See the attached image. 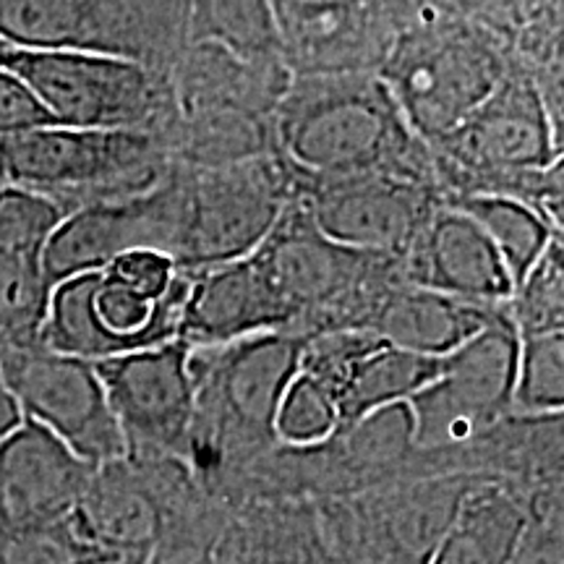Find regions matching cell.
<instances>
[{
	"instance_id": "1",
	"label": "cell",
	"mask_w": 564,
	"mask_h": 564,
	"mask_svg": "<svg viewBox=\"0 0 564 564\" xmlns=\"http://www.w3.org/2000/svg\"><path fill=\"white\" fill-rule=\"evenodd\" d=\"M278 137L288 162L316 181L421 175L419 147L398 97L369 74L303 76L282 97Z\"/></svg>"
},
{
	"instance_id": "2",
	"label": "cell",
	"mask_w": 564,
	"mask_h": 564,
	"mask_svg": "<svg viewBox=\"0 0 564 564\" xmlns=\"http://www.w3.org/2000/svg\"><path fill=\"white\" fill-rule=\"evenodd\" d=\"M188 285L192 274L167 253L126 251L102 270L51 288L40 343L97 364L178 340Z\"/></svg>"
},
{
	"instance_id": "3",
	"label": "cell",
	"mask_w": 564,
	"mask_h": 564,
	"mask_svg": "<svg viewBox=\"0 0 564 564\" xmlns=\"http://www.w3.org/2000/svg\"><path fill=\"white\" fill-rule=\"evenodd\" d=\"M158 133L47 123L0 139V183L30 188L66 212L139 196L165 181Z\"/></svg>"
},
{
	"instance_id": "4",
	"label": "cell",
	"mask_w": 564,
	"mask_h": 564,
	"mask_svg": "<svg viewBox=\"0 0 564 564\" xmlns=\"http://www.w3.org/2000/svg\"><path fill=\"white\" fill-rule=\"evenodd\" d=\"M476 476L403 478L350 497L316 502L337 564H429Z\"/></svg>"
},
{
	"instance_id": "5",
	"label": "cell",
	"mask_w": 564,
	"mask_h": 564,
	"mask_svg": "<svg viewBox=\"0 0 564 564\" xmlns=\"http://www.w3.org/2000/svg\"><path fill=\"white\" fill-rule=\"evenodd\" d=\"M3 68L30 87L53 123L70 129L154 133L165 108L158 76L123 55L13 51Z\"/></svg>"
},
{
	"instance_id": "6",
	"label": "cell",
	"mask_w": 564,
	"mask_h": 564,
	"mask_svg": "<svg viewBox=\"0 0 564 564\" xmlns=\"http://www.w3.org/2000/svg\"><path fill=\"white\" fill-rule=\"evenodd\" d=\"M518 343L510 316L494 308L474 337L442 358L440 377L408 400L421 453L465 447L512 415Z\"/></svg>"
},
{
	"instance_id": "7",
	"label": "cell",
	"mask_w": 564,
	"mask_h": 564,
	"mask_svg": "<svg viewBox=\"0 0 564 564\" xmlns=\"http://www.w3.org/2000/svg\"><path fill=\"white\" fill-rule=\"evenodd\" d=\"M178 238L173 262L183 272L246 259L285 215L282 181L259 160H238L178 181Z\"/></svg>"
},
{
	"instance_id": "8",
	"label": "cell",
	"mask_w": 564,
	"mask_h": 564,
	"mask_svg": "<svg viewBox=\"0 0 564 564\" xmlns=\"http://www.w3.org/2000/svg\"><path fill=\"white\" fill-rule=\"evenodd\" d=\"M0 371L24 419L58 436L82 460L102 465L126 457L95 364L32 343L0 352Z\"/></svg>"
},
{
	"instance_id": "9",
	"label": "cell",
	"mask_w": 564,
	"mask_h": 564,
	"mask_svg": "<svg viewBox=\"0 0 564 564\" xmlns=\"http://www.w3.org/2000/svg\"><path fill=\"white\" fill-rule=\"evenodd\" d=\"M121 429L126 457L186 463L196 413L192 345L171 340L95 364Z\"/></svg>"
},
{
	"instance_id": "10",
	"label": "cell",
	"mask_w": 564,
	"mask_h": 564,
	"mask_svg": "<svg viewBox=\"0 0 564 564\" xmlns=\"http://www.w3.org/2000/svg\"><path fill=\"white\" fill-rule=\"evenodd\" d=\"M178 204V181L165 178L131 199L68 212L40 257L47 285L55 288L76 274L102 270L133 249H154L173 259Z\"/></svg>"
},
{
	"instance_id": "11",
	"label": "cell",
	"mask_w": 564,
	"mask_h": 564,
	"mask_svg": "<svg viewBox=\"0 0 564 564\" xmlns=\"http://www.w3.org/2000/svg\"><path fill=\"white\" fill-rule=\"evenodd\" d=\"M432 212L421 175L371 173L319 181L303 215L337 246L403 259Z\"/></svg>"
},
{
	"instance_id": "12",
	"label": "cell",
	"mask_w": 564,
	"mask_h": 564,
	"mask_svg": "<svg viewBox=\"0 0 564 564\" xmlns=\"http://www.w3.org/2000/svg\"><path fill=\"white\" fill-rule=\"evenodd\" d=\"M188 274L192 285L183 306L178 340L192 348H220L280 329L293 333V312L274 293L253 253L238 262Z\"/></svg>"
},
{
	"instance_id": "13",
	"label": "cell",
	"mask_w": 564,
	"mask_h": 564,
	"mask_svg": "<svg viewBox=\"0 0 564 564\" xmlns=\"http://www.w3.org/2000/svg\"><path fill=\"white\" fill-rule=\"evenodd\" d=\"M403 259L411 285L463 303L497 306L514 295L499 251L474 217L457 207L434 209Z\"/></svg>"
},
{
	"instance_id": "14",
	"label": "cell",
	"mask_w": 564,
	"mask_h": 564,
	"mask_svg": "<svg viewBox=\"0 0 564 564\" xmlns=\"http://www.w3.org/2000/svg\"><path fill=\"white\" fill-rule=\"evenodd\" d=\"M449 147L465 165L484 171H541L554 160V131L539 91L525 82H507L463 123L447 133Z\"/></svg>"
},
{
	"instance_id": "15",
	"label": "cell",
	"mask_w": 564,
	"mask_h": 564,
	"mask_svg": "<svg viewBox=\"0 0 564 564\" xmlns=\"http://www.w3.org/2000/svg\"><path fill=\"white\" fill-rule=\"evenodd\" d=\"M0 40L13 51H76L139 61L129 0H0Z\"/></svg>"
},
{
	"instance_id": "16",
	"label": "cell",
	"mask_w": 564,
	"mask_h": 564,
	"mask_svg": "<svg viewBox=\"0 0 564 564\" xmlns=\"http://www.w3.org/2000/svg\"><path fill=\"white\" fill-rule=\"evenodd\" d=\"M97 465L34 421L0 442V510L17 520H61L74 512Z\"/></svg>"
},
{
	"instance_id": "17",
	"label": "cell",
	"mask_w": 564,
	"mask_h": 564,
	"mask_svg": "<svg viewBox=\"0 0 564 564\" xmlns=\"http://www.w3.org/2000/svg\"><path fill=\"white\" fill-rule=\"evenodd\" d=\"M202 564H337L306 499L238 505Z\"/></svg>"
},
{
	"instance_id": "18",
	"label": "cell",
	"mask_w": 564,
	"mask_h": 564,
	"mask_svg": "<svg viewBox=\"0 0 564 564\" xmlns=\"http://www.w3.org/2000/svg\"><path fill=\"white\" fill-rule=\"evenodd\" d=\"M70 520L108 562L150 560L158 518L144 476L129 457L97 465Z\"/></svg>"
},
{
	"instance_id": "19",
	"label": "cell",
	"mask_w": 564,
	"mask_h": 564,
	"mask_svg": "<svg viewBox=\"0 0 564 564\" xmlns=\"http://www.w3.org/2000/svg\"><path fill=\"white\" fill-rule=\"evenodd\" d=\"M494 306H474L419 285H387L373 303L366 333L421 356L444 358L489 322Z\"/></svg>"
},
{
	"instance_id": "20",
	"label": "cell",
	"mask_w": 564,
	"mask_h": 564,
	"mask_svg": "<svg viewBox=\"0 0 564 564\" xmlns=\"http://www.w3.org/2000/svg\"><path fill=\"white\" fill-rule=\"evenodd\" d=\"M528 520L523 499L502 484L476 478L429 564H510Z\"/></svg>"
},
{
	"instance_id": "21",
	"label": "cell",
	"mask_w": 564,
	"mask_h": 564,
	"mask_svg": "<svg viewBox=\"0 0 564 564\" xmlns=\"http://www.w3.org/2000/svg\"><path fill=\"white\" fill-rule=\"evenodd\" d=\"M400 89L405 91V105H400L415 123L429 131L449 133L476 105H481L494 91V76L486 74L484 63L468 61L463 51H434L426 58L403 66Z\"/></svg>"
},
{
	"instance_id": "22",
	"label": "cell",
	"mask_w": 564,
	"mask_h": 564,
	"mask_svg": "<svg viewBox=\"0 0 564 564\" xmlns=\"http://www.w3.org/2000/svg\"><path fill=\"white\" fill-rule=\"evenodd\" d=\"M192 40L236 61L267 66L282 53L272 0H192Z\"/></svg>"
},
{
	"instance_id": "23",
	"label": "cell",
	"mask_w": 564,
	"mask_h": 564,
	"mask_svg": "<svg viewBox=\"0 0 564 564\" xmlns=\"http://www.w3.org/2000/svg\"><path fill=\"white\" fill-rule=\"evenodd\" d=\"M457 209L474 217L478 228L499 251L502 262L510 272L514 291L523 285L528 272L539 264L549 246H552V230L544 217L531 204L514 199L507 194H474L457 202Z\"/></svg>"
},
{
	"instance_id": "24",
	"label": "cell",
	"mask_w": 564,
	"mask_h": 564,
	"mask_svg": "<svg viewBox=\"0 0 564 564\" xmlns=\"http://www.w3.org/2000/svg\"><path fill=\"white\" fill-rule=\"evenodd\" d=\"M0 564H112L76 531L74 520H17L0 510Z\"/></svg>"
},
{
	"instance_id": "25",
	"label": "cell",
	"mask_w": 564,
	"mask_h": 564,
	"mask_svg": "<svg viewBox=\"0 0 564 564\" xmlns=\"http://www.w3.org/2000/svg\"><path fill=\"white\" fill-rule=\"evenodd\" d=\"M51 285L37 259L0 253V352L40 343Z\"/></svg>"
},
{
	"instance_id": "26",
	"label": "cell",
	"mask_w": 564,
	"mask_h": 564,
	"mask_svg": "<svg viewBox=\"0 0 564 564\" xmlns=\"http://www.w3.org/2000/svg\"><path fill=\"white\" fill-rule=\"evenodd\" d=\"M564 333L525 335L518 343L512 415H562Z\"/></svg>"
},
{
	"instance_id": "27",
	"label": "cell",
	"mask_w": 564,
	"mask_h": 564,
	"mask_svg": "<svg viewBox=\"0 0 564 564\" xmlns=\"http://www.w3.org/2000/svg\"><path fill=\"white\" fill-rule=\"evenodd\" d=\"M337 432H340V415L333 394L308 373H295L274 413V442L280 447L308 449L329 442Z\"/></svg>"
},
{
	"instance_id": "28",
	"label": "cell",
	"mask_w": 564,
	"mask_h": 564,
	"mask_svg": "<svg viewBox=\"0 0 564 564\" xmlns=\"http://www.w3.org/2000/svg\"><path fill=\"white\" fill-rule=\"evenodd\" d=\"M68 212L30 188L0 183V253L37 259Z\"/></svg>"
},
{
	"instance_id": "29",
	"label": "cell",
	"mask_w": 564,
	"mask_h": 564,
	"mask_svg": "<svg viewBox=\"0 0 564 564\" xmlns=\"http://www.w3.org/2000/svg\"><path fill=\"white\" fill-rule=\"evenodd\" d=\"M514 314L510 316L518 337L560 333L564 314L562 246L552 243L539 264L528 272L523 285L512 295Z\"/></svg>"
},
{
	"instance_id": "30",
	"label": "cell",
	"mask_w": 564,
	"mask_h": 564,
	"mask_svg": "<svg viewBox=\"0 0 564 564\" xmlns=\"http://www.w3.org/2000/svg\"><path fill=\"white\" fill-rule=\"evenodd\" d=\"M47 123H53L51 116L37 102L30 87L9 68H0V139L17 137V133L40 129Z\"/></svg>"
},
{
	"instance_id": "31",
	"label": "cell",
	"mask_w": 564,
	"mask_h": 564,
	"mask_svg": "<svg viewBox=\"0 0 564 564\" xmlns=\"http://www.w3.org/2000/svg\"><path fill=\"white\" fill-rule=\"evenodd\" d=\"M510 564H564V514L528 520Z\"/></svg>"
},
{
	"instance_id": "32",
	"label": "cell",
	"mask_w": 564,
	"mask_h": 564,
	"mask_svg": "<svg viewBox=\"0 0 564 564\" xmlns=\"http://www.w3.org/2000/svg\"><path fill=\"white\" fill-rule=\"evenodd\" d=\"M21 421H24V413H21L11 387L6 382L3 371H0V442H3L9 434L17 432Z\"/></svg>"
},
{
	"instance_id": "33",
	"label": "cell",
	"mask_w": 564,
	"mask_h": 564,
	"mask_svg": "<svg viewBox=\"0 0 564 564\" xmlns=\"http://www.w3.org/2000/svg\"><path fill=\"white\" fill-rule=\"evenodd\" d=\"M11 53H13V47L9 45V42L0 40V68H3V63L9 61V55H11Z\"/></svg>"
},
{
	"instance_id": "34",
	"label": "cell",
	"mask_w": 564,
	"mask_h": 564,
	"mask_svg": "<svg viewBox=\"0 0 564 564\" xmlns=\"http://www.w3.org/2000/svg\"><path fill=\"white\" fill-rule=\"evenodd\" d=\"M118 564H147V562H118Z\"/></svg>"
}]
</instances>
